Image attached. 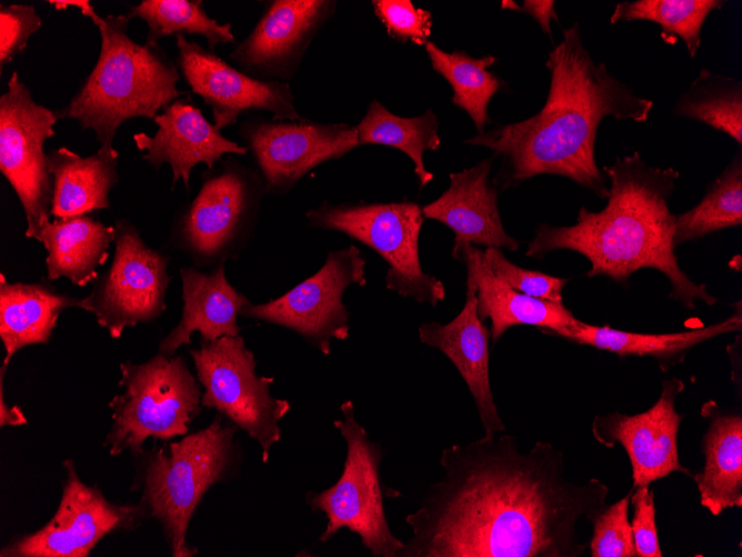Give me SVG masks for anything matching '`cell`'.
Listing matches in <instances>:
<instances>
[{"mask_svg": "<svg viewBox=\"0 0 742 557\" xmlns=\"http://www.w3.org/2000/svg\"><path fill=\"white\" fill-rule=\"evenodd\" d=\"M441 480L409 514L412 536L395 557H583L581 519L608 506L609 487L564 476L563 452L535 441L520 452L515 436H483L442 450Z\"/></svg>", "mask_w": 742, "mask_h": 557, "instance_id": "cell-1", "label": "cell"}, {"mask_svg": "<svg viewBox=\"0 0 742 557\" xmlns=\"http://www.w3.org/2000/svg\"><path fill=\"white\" fill-rule=\"evenodd\" d=\"M545 67L550 86L539 112L464 143L488 148L501 159L493 185L502 189L534 176L554 175L606 199V176L594 153L599 126L605 117L644 122L654 103L593 60L582 43L578 22L563 30V39L549 52Z\"/></svg>", "mask_w": 742, "mask_h": 557, "instance_id": "cell-2", "label": "cell"}, {"mask_svg": "<svg viewBox=\"0 0 742 557\" xmlns=\"http://www.w3.org/2000/svg\"><path fill=\"white\" fill-rule=\"evenodd\" d=\"M603 172L611 183L606 206L600 211L582 207L572 226L540 225L525 256L539 259L553 250H572L590 261L588 277L603 275L625 285L633 272L651 268L668 278L670 298L684 308L693 309L695 300L716 304L705 285L684 273L674 252L675 216L669 201L680 172L651 167L639 152L618 157Z\"/></svg>", "mask_w": 742, "mask_h": 557, "instance_id": "cell-3", "label": "cell"}, {"mask_svg": "<svg viewBox=\"0 0 742 557\" xmlns=\"http://www.w3.org/2000/svg\"><path fill=\"white\" fill-rule=\"evenodd\" d=\"M127 14H109L96 24L101 37L98 60L67 105L53 110L58 120H74L96 135L101 152L117 155L114 137L122 123L153 120L173 100L181 73L159 46L128 36Z\"/></svg>", "mask_w": 742, "mask_h": 557, "instance_id": "cell-4", "label": "cell"}, {"mask_svg": "<svg viewBox=\"0 0 742 557\" xmlns=\"http://www.w3.org/2000/svg\"><path fill=\"white\" fill-rule=\"evenodd\" d=\"M237 430L217 414L205 428L170 442L168 450L154 446L136 456L138 504L147 518L160 524L171 556L197 554L187 543L189 524L205 493L234 475L240 459Z\"/></svg>", "mask_w": 742, "mask_h": 557, "instance_id": "cell-5", "label": "cell"}, {"mask_svg": "<svg viewBox=\"0 0 742 557\" xmlns=\"http://www.w3.org/2000/svg\"><path fill=\"white\" fill-rule=\"evenodd\" d=\"M258 170L228 155L201 173V185L171 222L168 246L198 269L235 261L254 233L265 195Z\"/></svg>", "mask_w": 742, "mask_h": 557, "instance_id": "cell-6", "label": "cell"}, {"mask_svg": "<svg viewBox=\"0 0 742 557\" xmlns=\"http://www.w3.org/2000/svg\"><path fill=\"white\" fill-rule=\"evenodd\" d=\"M121 394L109 401L111 427L103 446L111 456L142 454L148 438L186 436L200 414L202 387L182 355L158 352L141 364H120Z\"/></svg>", "mask_w": 742, "mask_h": 557, "instance_id": "cell-7", "label": "cell"}, {"mask_svg": "<svg viewBox=\"0 0 742 557\" xmlns=\"http://www.w3.org/2000/svg\"><path fill=\"white\" fill-rule=\"evenodd\" d=\"M310 227L342 232L377 252L388 265L385 286L403 298L433 307L445 297L441 280L423 271L419 237L424 220L414 201L340 203L327 200L305 212Z\"/></svg>", "mask_w": 742, "mask_h": 557, "instance_id": "cell-8", "label": "cell"}, {"mask_svg": "<svg viewBox=\"0 0 742 557\" xmlns=\"http://www.w3.org/2000/svg\"><path fill=\"white\" fill-rule=\"evenodd\" d=\"M340 409L342 419L333 424L347 444L341 476L330 488L305 494L311 509L328 519L319 540L327 543L347 528L372 556L395 557L403 541L392 534L384 513L379 474L382 448L357 421L351 400L343 401Z\"/></svg>", "mask_w": 742, "mask_h": 557, "instance_id": "cell-9", "label": "cell"}, {"mask_svg": "<svg viewBox=\"0 0 742 557\" xmlns=\"http://www.w3.org/2000/svg\"><path fill=\"white\" fill-rule=\"evenodd\" d=\"M195 377L203 388L201 405L215 409L257 441L267 462L270 450L281 439L279 421L289 412L285 399L271 395L274 378L257 374L254 354L242 336H223L213 341L200 339L188 348Z\"/></svg>", "mask_w": 742, "mask_h": 557, "instance_id": "cell-10", "label": "cell"}, {"mask_svg": "<svg viewBox=\"0 0 742 557\" xmlns=\"http://www.w3.org/2000/svg\"><path fill=\"white\" fill-rule=\"evenodd\" d=\"M114 255L77 308L92 314L111 338L128 327L154 322L167 309L170 257L151 248L127 218L116 220Z\"/></svg>", "mask_w": 742, "mask_h": 557, "instance_id": "cell-11", "label": "cell"}, {"mask_svg": "<svg viewBox=\"0 0 742 557\" xmlns=\"http://www.w3.org/2000/svg\"><path fill=\"white\" fill-rule=\"evenodd\" d=\"M57 121L53 110L36 102L13 71L0 96V171L22 206L24 236L37 241L51 220L53 178L44 142L56 135Z\"/></svg>", "mask_w": 742, "mask_h": 557, "instance_id": "cell-12", "label": "cell"}, {"mask_svg": "<svg viewBox=\"0 0 742 557\" xmlns=\"http://www.w3.org/2000/svg\"><path fill=\"white\" fill-rule=\"evenodd\" d=\"M365 263L354 245L329 251L314 275L275 299L245 305L240 316L290 329L329 355L333 339L345 340L349 336L350 314L342 298L349 286L367 284Z\"/></svg>", "mask_w": 742, "mask_h": 557, "instance_id": "cell-13", "label": "cell"}, {"mask_svg": "<svg viewBox=\"0 0 742 557\" xmlns=\"http://www.w3.org/2000/svg\"><path fill=\"white\" fill-rule=\"evenodd\" d=\"M62 467L66 477L54 515L38 530L10 539L1 557H87L108 535L132 531L147 519L139 504H113L97 485H86L71 459Z\"/></svg>", "mask_w": 742, "mask_h": 557, "instance_id": "cell-14", "label": "cell"}, {"mask_svg": "<svg viewBox=\"0 0 742 557\" xmlns=\"http://www.w3.org/2000/svg\"><path fill=\"white\" fill-rule=\"evenodd\" d=\"M238 136L253 159L265 192L278 196L290 192L315 167L358 147L354 126L308 118L252 117L239 125Z\"/></svg>", "mask_w": 742, "mask_h": 557, "instance_id": "cell-15", "label": "cell"}, {"mask_svg": "<svg viewBox=\"0 0 742 557\" xmlns=\"http://www.w3.org/2000/svg\"><path fill=\"white\" fill-rule=\"evenodd\" d=\"M176 48L181 77L191 92L210 107L219 130L253 112L267 111L274 120L301 118L289 82L255 79L181 34L176 36Z\"/></svg>", "mask_w": 742, "mask_h": 557, "instance_id": "cell-16", "label": "cell"}, {"mask_svg": "<svg viewBox=\"0 0 742 557\" xmlns=\"http://www.w3.org/2000/svg\"><path fill=\"white\" fill-rule=\"evenodd\" d=\"M337 6L333 0L267 1L257 24L227 59L255 79L289 82Z\"/></svg>", "mask_w": 742, "mask_h": 557, "instance_id": "cell-17", "label": "cell"}, {"mask_svg": "<svg viewBox=\"0 0 742 557\" xmlns=\"http://www.w3.org/2000/svg\"><path fill=\"white\" fill-rule=\"evenodd\" d=\"M683 389L684 384L679 378L666 379L650 409L635 415L613 411L594 417L591 424L594 439L606 448L620 444L626 451L633 487L650 485L674 471L693 477L678 454L683 416L675 410V400Z\"/></svg>", "mask_w": 742, "mask_h": 557, "instance_id": "cell-18", "label": "cell"}, {"mask_svg": "<svg viewBox=\"0 0 742 557\" xmlns=\"http://www.w3.org/2000/svg\"><path fill=\"white\" fill-rule=\"evenodd\" d=\"M153 121L158 126L153 136L137 132L132 138L140 151H147L142 159L156 170L164 163L170 166L171 190L181 179L189 191L191 171L198 163H205L211 170L224 155L248 153L244 146L225 138L187 93L173 100Z\"/></svg>", "mask_w": 742, "mask_h": 557, "instance_id": "cell-19", "label": "cell"}, {"mask_svg": "<svg viewBox=\"0 0 742 557\" xmlns=\"http://www.w3.org/2000/svg\"><path fill=\"white\" fill-rule=\"evenodd\" d=\"M492 158L471 168L450 173L449 188L422 207L424 219L437 220L454 233V249L464 245L507 248L519 243L508 235L498 207V190L489 181Z\"/></svg>", "mask_w": 742, "mask_h": 557, "instance_id": "cell-20", "label": "cell"}, {"mask_svg": "<svg viewBox=\"0 0 742 557\" xmlns=\"http://www.w3.org/2000/svg\"><path fill=\"white\" fill-rule=\"evenodd\" d=\"M490 337V330L478 317L475 287L470 281H467L464 306L455 318L447 324L431 321L419 327L420 341L444 354L465 381L485 436L505 430L491 390Z\"/></svg>", "mask_w": 742, "mask_h": 557, "instance_id": "cell-21", "label": "cell"}, {"mask_svg": "<svg viewBox=\"0 0 742 557\" xmlns=\"http://www.w3.org/2000/svg\"><path fill=\"white\" fill-rule=\"evenodd\" d=\"M182 315L179 324L161 339L158 352L174 356L181 346L191 345V336L213 341L223 336H238L240 310L251 301L239 292L225 277V263L208 271L181 267Z\"/></svg>", "mask_w": 742, "mask_h": 557, "instance_id": "cell-22", "label": "cell"}, {"mask_svg": "<svg viewBox=\"0 0 742 557\" xmlns=\"http://www.w3.org/2000/svg\"><path fill=\"white\" fill-rule=\"evenodd\" d=\"M452 256L467 266V281L475 287L478 317L482 322L490 319L493 345L514 326H535L548 334L569 328L579 320L562 301L527 296L495 277L485 263L483 250L464 245L454 249Z\"/></svg>", "mask_w": 742, "mask_h": 557, "instance_id": "cell-23", "label": "cell"}, {"mask_svg": "<svg viewBox=\"0 0 742 557\" xmlns=\"http://www.w3.org/2000/svg\"><path fill=\"white\" fill-rule=\"evenodd\" d=\"M700 414L708 420L701 442L705 464L692 478L700 504L720 516L742 506V414L724 411L714 400L704 402Z\"/></svg>", "mask_w": 742, "mask_h": 557, "instance_id": "cell-24", "label": "cell"}, {"mask_svg": "<svg viewBox=\"0 0 742 557\" xmlns=\"http://www.w3.org/2000/svg\"><path fill=\"white\" fill-rule=\"evenodd\" d=\"M742 329L741 302L729 318L710 326L669 334H641L595 326L578 320L573 326L547 335L579 345L613 352L620 357L648 356L656 360L663 371L681 364L698 345Z\"/></svg>", "mask_w": 742, "mask_h": 557, "instance_id": "cell-25", "label": "cell"}, {"mask_svg": "<svg viewBox=\"0 0 742 557\" xmlns=\"http://www.w3.org/2000/svg\"><path fill=\"white\" fill-rule=\"evenodd\" d=\"M80 298L60 292L49 279L38 282H9L0 275V338L6 351L3 364L22 348L47 345L58 318Z\"/></svg>", "mask_w": 742, "mask_h": 557, "instance_id": "cell-26", "label": "cell"}, {"mask_svg": "<svg viewBox=\"0 0 742 557\" xmlns=\"http://www.w3.org/2000/svg\"><path fill=\"white\" fill-rule=\"evenodd\" d=\"M116 227L103 225L90 213L53 218L40 231L38 241L47 250V279L66 278L84 287L99 276L98 267L109 257Z\"/></svg>", "mask_w": 742, "mask_h": 557, "instance_id": "cell-27", "label": "cell"}, {"mask_svg": "<svg viewBox=\"0 0 742 557\" xmlns=\"http://www.w3.org/2000/svg\"><path fill=\"white\" fill-rule=\"evenodd\" d=\"M118 157L100 150L81 157L67 147L47 152L53 178L51 216L62 218L110 208L109 193L119 181Z\"/></svg>", "mask_w": 742, "mask_h": 557, "instance_id": "cell-28", "label": "cell"}, {"mask_svg": "<svg viewBox=\"0 0 742 557\" xmlns=\"http://www.w3.org/2000/svg\"><path fill=\"white\" fill-rule=\"evenodd\" d=\"M354 127L358 147L381 145L397 148L412 160L421 188L433 180V173L425 169L423 161L424 151L437 150L441 146L438 117L431 109L418 117L405 118L392 113L374 99Z\"/></svg>", "mask_w": 742, "mask_h": 557, "instance_id": "cell-29", "label": "cell"}, {"mask_svg": "<svg viewBox=\"0 0 742 557\" xmlns=\"http://www.w3.org/2000/svg\"><path fill=\"white\" fill-rule=\"evenodd\" d=\"M424 48L433 70L452 88V103L470 116L478 135L483 133L492 122L488 115L490 100L505 83L488 70L498 59L491 54L475 58L459 50L447 52L432 41Z\"/></svg>", "mask_w": 742, "mask_h": 557, "instance_id": "cell-30", "label": "cell"}, {"mask_svg": "<svg viewBox=\"0 0 742 557\" xmlns=\"http://www.w3.org/2000/svg\"><path fill=\"white\" fill-rule=\"evenodd\" d=\"M742 225L741 149L722 173L708 185L702 200L675 216L674 247L722 229Z\"/></svg>", "mask_w": 742, "mask_h": 557, "instance_id": "cell-31", "label": "cell"}, {"mask_svg": "<svg viewBox=\"0 0 742 557\" xmlns=\"http://www.w3.org/2000/svg\"><path fill=\"white\" fill-rule=\"evenodd\" d=\"M673 113L700 121L742 143V83L702 69L680 95Z\"/></svg>", "mask_w": 742, "mask_h": 557, "instance_id": "cell-32", "label": "cell"}, {"mask_svg": "<svg viewBox=\"0 0 742 557\" xmlns=\"http://www.w3.org/2000/svg\"><path fill=\"white\" fill-rule=\"evenodd\" d=\"M126 14L146 22L147 43L158 44L163 37L179 34L202 36L212 51L220 43H237L232 24L211 18L201 0H141L130 4Z\"/></svg>", "mask_w": 742, "mask_h": 557, "instance_id": "cell-33", "label": "cell"}, {"mask_svg": "<svg viewBox=\"0 0 742 557\" xmlns=\"http://www.w3.org/2000/svg\"><path fill=\"white\" fill-rule=\"evenodd\" d=\"M720 0H635L615 4L610 23L645 20L662 28L663 40L680 37L691 58L701 46V30L708 16L723 6Z\"/></svg>", "mask_w": 742, "mask_h": 557, "instance_id": "cell-34", "label": "cell"}, {"mask_svg": "<svg viewBox=\"0 0 742 557\" xmlns=\"http://www.w3.org/2000/svg\"><path fill=\"white\" fill-rule=\"evenodd\" d=\"M633 487L625 496L606 506L592 521L593 533L589 541L592 557H635L636 551L628 518Z\"/></svg>", "mask_w": 742, "mask_h": 557, "instance_id": "cell-35", "label": "cell"}, {"mask_svg": "<svg viewBox=\"0 0 742 557\" xmlns=\"http://www.w3.org/2000/svg\"><path fill=\"white\" fill-rule=\"evenodd\" d=\"M483 257L490 271L519 292L543 300L562 301L568 278L519 267L512 263L500 248H485Z\"/></svg>", "mask_w": 742, "mask_h": 557, "instance_id": "cell-36", "label": "cell"}, {"mask_svg": "<svg viewBox=\"0 0 742 557\" xmlns=\"http://www.w3.org/2000/svg\"><path fill=\"white\" fill-rule=\"evenodd\" d=\"M375 17L385 27L389 37L398 42L425 46L432 28L429 10L415 8L410 0H373Z\"/></svg>", "mask_w": 742, "mask_h": 557, "instance_id": "cell-37", "label": "cell"}, {"mask_svg": "<svg viewBox=\"0 0 742 557\" xmlns=\"http://www.w3.org/2000/svg\"><path fill=\"white\" fill-rule=\"evenodd\" d=\"M42 27V18L34 6L0 4V71L27 48L31 36Z\"/></svg>", "mask_w": 742, "mask_h": 557, "instance_id": "cell-38", "label": "cell"}, {"mask_svg": "<svg viewBox=\"0 0 742 557\" xmlns=\"http://www.w3.org/2000/svg\"><path fill=\"white\" fill-rule=\"evenodd\" d=\"M631 529L638 557H662L655 521L654 494L649 485L633 487Z\"/></svg>", "mask_w": 742, "mask_h": 557, "instance_id": "cell-39", "label": "cell"}, {"mask_svg": "<svg viewBox=\"0 0 742 557\" xmlns=\"http://www.w3.org/2000/svg\"><path fill=\"white\" fill-rule=\"evenodd\" d=\"M502 8L515 10L532 17L542 31L552 38L551 20L559 21L552 0H524L522 6L514 1H502Z\"/></svg>", "mask_w": 742, "mask_h": 557, "instance_id": "cell-40", "label": "cell"}, {"mask_svg": "<svg viewBox=\"0 0 742 557\" xmlns=\"http://www.w3.org/2000/svg\"><path fill=\"white\" fill-rule=\"evenodd\" d=\"M8 365L3 364L0 368V426H20L27 424V418L19 406H7L3 394V379Z\"/></svg>", "mask_w": 742, "mask_h": 557, "instance_id": "cell-41", "label": "cell"}, {"mask_svg": "<svg viewBox=\"0 0 742 557\" xmlns=\"http://www.w3.org/2000/svg\"><path fill=\"white\" fill-rule=\"evenodd\" d=\"M48 3L57 10H63L69 7L78 8L84 17H88L96 26L101 17L96 12L89 0H49Z\"/></svg>", "mask_w": 742, "mask_h": 557, "instance_id": "cell-42", "label": "cell"}]
</instances>
